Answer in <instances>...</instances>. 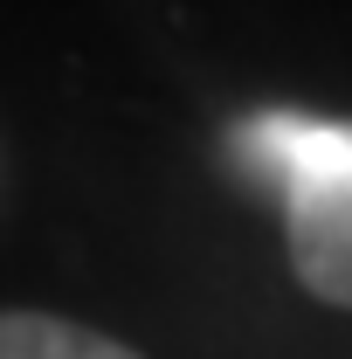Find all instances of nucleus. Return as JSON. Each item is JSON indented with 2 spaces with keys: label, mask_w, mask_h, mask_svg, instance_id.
Wrapping results in <instances>:
<instances>
[{
  "label": "nucleus",
  "mask_w": 352,
  "mask_h": 359,
  "mask_svg": "<svg viewBox=\"0 0 352 359\" xmlns=\"http://www.w3.org/2000/svg\"><path fill=\"white\" fill-rule=\"evenodd\" d=\"M228 166L283 201L304 290L352 311V118L256 111L228 132Z\"/></svg>",
  "instance_id": "nucleus-1"
},
{
  "label": "nucleus",
  "mask_w": 352,
  "mask_h": 359,
  "mask_svg": "<svg viewBox=\"0 0 352 359\" xmlns=\"http://www.w3.org/2000/svg\"><path fill=\"white\" fill-rule=\"evenodd\" d=\"M0 359H138V353L48 311H0Z\"/></svg>",
  "instance_id": "nucleus-2"
}]
</instances>
